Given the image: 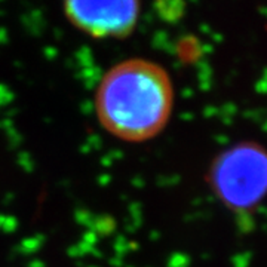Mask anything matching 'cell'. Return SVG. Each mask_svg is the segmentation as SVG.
Masks as SVG:
<instances>
[{"mask_svg":"<svg viewBox=\"0 0 267 267\" xmlns=\"http://www.w3.org/2000/svg\"><path fill=\"white\" fill-rule=\"evenodd\" d=\"M73 27L94 39H125L138 26L141 0H63Z\"/></svg>","mask_w":267,"mask_h":267,"instance_id":"cell-3","label":"cell"},{"mask_svg":"<svg viewBox=\"0 0 267 267\" xmlns=\"http://www.w3.org/2000/svg\"><path fill=\"white\" fill-rule=\"evenodd\" d=\"M217 199L235 212H250L267 196V150L237 142L218 155L208 174Z\"/></svg>","mask_w":267,"mask_h":267,"instance_id":"cell-2","label":"cell"},{"mask_svg":"<svg viewBox=\"0 0 267 267\" xmlns=\"http://www.w3.org/2000/svg\"><path fill=\"white\" fill-rule=\"evenodd\" d=\"M174 98L173 79L159 63L128 58L104 73L94 104L104 131L125 142H144L166 128Z\"/></svg>","mask_w":267,"mask_h":267,"instance_id":"cell-1","label":"cell"}]
</instances>
